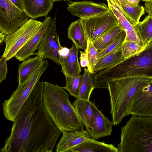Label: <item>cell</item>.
Instances as JSON below:
<instances>
[{
  "mask_svg": "<svg viewBox=\"0 0 152 152\" xmlns=\"http://www.w3.org/2000/svg\"><path fill=\"white\" fill-rule=\"evenodd\" d=\"M44 81L35 85L13 121L0 152H52L62 132L47 113L42 94Z\"/></svg>",
  "mask_w": 152,
  "mask_h": 152,
  "instance_id": "1",
  "label": "cell"
},
{
  "mask_svg": "<svg viewBox=\"0 0 152 152\" xmlns=\"http://www.w3.org/2000/svg\"><path fill=\"white\" fill-rule=\"evenodd\" d=\"M42 99L47 113L62 133L84 129V125L63 87L44 82Z\"/></svg>",
  "mask_w": 152,
  "mask_h": 152,
  "instance_id": "2",
  "label": "cell"
},
{
  "mask_svg": "<svg viewBox=\"0 0 152 152\" xmlns=\"http://www.w3.org/2000/svg\"><path fill=\"white\" fill-rule=\"evenodd\" d=\"M94 88H107V83L124 77L152 76V42L142 52L92 74Z\"/></svg>",
  "mask_w": 152,
  "mask_h": 152,
  "instance_id": "3",
  "label": "cell"
},
{
  "mask_svg": "<svg viewBox=\"0 0 152 152\" xmlns=\"http://www.w3.org/2000/svg\"><path fill=\"white\" fill-rule=\"evenodd\" d=\"M152 82V76L139 75L115 80L107 83L110 97V113L114 126L126 116L129 102L138 89Z\"/></svg>",
  "mask_w": 152,
  "mask_h": 152,
  "instance_id": "4",
  "label": "cell"
},
{
  "mask_svg": "<svg viewBox=\"0 0 152 152\" xmlns=\"http://www.w3.org/2000/svg\"><path fill=\"white\" fill-rule=\"evenodd\" d=\"M118 152H152V117L132 116L121 128Z\"/></svg>",
  "mask_w": 152,
  "mask_h": 152,
  "instance_id": "5",
  "label": "cell"
},
{
  "mask_svg": "<svg viewBox=\"0 0 152 152\" xmlns=\"http://www.w3.org/2000/svg\"><path fill=\"white\" fill-rule=\"evenodd\" d=\"M49 63L44 60L39 66L23 83L18 85L10 98L2 103L4 115L8 121L13 122L36 83L48 68Z\"/></svg>",
  "mask_w": 152,
  "mask_h": 152,
  "instance_id": "6",
  "label": "cell"
},
{
  "mask_svg": "<svg viewBox=\"0 0 152 152\" xmlns=\"http://www.w3.org/2000/svg\"><path fill=\"white\" fill-rule=\"evenodd\" d=\"M42 22L31 18L13 33L6 35V46L1 58L7 61L14 57L18 51L36 33Z\"/></svg>",
  "mask_w": 152,
  "mask_h": 152,
  "instance_id": "7",
  "label": "cell"
},
{
  "mask_svg": "<svg viewBox=\"0 0 152 152\" xmlns=\"http://www.w3.org/2000/svg\"><path fill=\"white\" fill-rule=\"evenodd\" d=\"M29 19L10 0H0V31L3 34L13 33Z\"/></svg>",
  "mask_w": 152,
  "mask_h": 152,
  "instance_id": "8",
  "label": "cell"
},
{
  "mask_svg": "<svg viewBox=\"0 0 152 152\" xmlns=\"http://www.w3.org/2000/svg\"><path fill=\"white\" fill-rule=\"evenodd\" d=\"M78 20L86 37L92 42L114 26L118 25L117 18L110 10L95 17Z\"/></svg>",
  "mask_w": 152,
  "mask_h": 152,
  "instance_id": "9",
  "label": "cell"
},
{
  "mask_svg": "<svg viewBox=\"0 0 152 152\" xmlns=\"http://www.w3.org/2000/svg\"><path fill=\"white\" fill-rule=\"evenodd\" d=\"M61 45L56 29V17L53 20L37 48V55L43 60L49 59L60 65L61 51L63 48Z\"/></svg>",
  "mask_w": 152,
  "mask_h": 152,
  "instance_id": "10",
  "label": "cell"
},
{
  "mask_svg": "<svg viewBox=\"0 0 152 152\" xmlns=\"http://www.w3.org/2000/svg\"><path fill=\"white\" fill-rule=\"evenodd\" d=\"M152 117V82L139 88L131 99L126 116Z\"/></svg>",
  "mask_w": 152,
  "mask_h": 152,
  "instance_id": "11",
  "label": "cell"
},
{
  "mask_svg": "<svg viewBox=\"0 0 152 152\" xmlns=\"http://www.w3.org/2000/svg\"><path fill=\"white\" fill-rule=\"evenodd\" d=\"M68 4L67 9L72 15L83 19L99 16L110 10L108 5L104 3H96L91 1H70Z\"/></svg>",
  "mask_w": 152,
  "mask_h": 152,
  "instance_id": "12",
  "label": "cell"
},
{
  "mask_svg": "<svg viewBox=\"0 0 152 152\" xmlns=\"http://www.w3.org/2000/svg\"><path fill=\"white\" fill-rule=\"evenodd\" d=\"M107 1L109 9L118 20L119 25L125 32L126 36L124 41H134L143 45L135 32L133 27L135 26L133 22L124 12L119 0H107Z\"/></svg>",
  "mask_w": 152,
  "mask_h": 152,
  "instance_id": "13",
  "label": "cell"
},
{
  "mask_svg": "<svg viewBox=\"0 0 152 152\" xmlns=\"http://www.w3.org/2000/svg\"><path fill=\"white\" fill-rule=\"evenodd\" d=\"M52 21L50 17H46L36 33L21 48L15 57L19 61H24L32 55L37 49Z\"/></svg>",
  "mask_w": 152,
  "mask_h": 152,
  "instance_id": "14",
  "label": "cell"
},
{
  "mask_svg": "<svg viewBox=\"0 0 152 152\" xmlns=\"http://www.w3.org/2000/svg\"><path fill=\"white\" fill-rule=\"evenodd\" d=\"M91 107L93 112V122L91 130L88 132L92 138L97 140L112 134L114 125L91 102Z\"/></svg>",
  "mask_w": 152,
  "mask_h": 152,
  "instance_id": "15",
  "label": "cell"
},
{
  "mask_svg": "<svg viewBox=\"0 0 152 152\" xmlns=\"http://www.w3.org/2000/svg\"><path fill=\"white\" fill-rule=\"evenodd\" d=\"M58 143L56 152H69L71 148L91 137L86 130H76L65 131Z\"/></svg>",
  "mask_w": 152,
  "mask_h": 152,
  "instance_id": "16",
  "label": "cell"
},
{
  "mask_svg": "<svg viewBox=\"0 0 152 152\" xmlns=\"http://www.w3.org/2000/svg\"><path fill=\"white\" fill-rule=\"evenodd\" d=\"M23 12L29 18L35 19L47 17L53 7L52 0H21Z\"/></svg>",
  "mask_w": 152,
  "mask_h": 152,
  "instance_id": "17",
  "label": "cell"
},
{
  "mask_svg": "<svg viewBox=\"0 0 152 152\" xmlns=\"http://www.w3.org/2000/svg\"><path fill=\"white\" fill-rule=\"evenodd\" d=\"M78 48L73 43L68 54L61 56L60 64L61 72L65 77H73L80 75L81 68L78 58Z\"/></svg>",
  "mask_w": 152,
  "mask_h": 152,
  "instance_id": "18",
  "label": "cell"
},
{
  "mask_svg": "<svg viewBox=\"0 0 152 152\" xmlns=\"http://www.w3.org/2000/svg\"><path fill=\"white\" fill-rule=\"evenodd\" d=\"M69 152H118L112 144L100 142L92 137L70 149Z\"/></svg>",
  "mask_w": 152,
  "mask_h": 152,
  "instance_id": "19",
  "label": "cell"
},
{
  "mask_svg": "<svg viewBox=\"0 0 152 152\" xmlns=\"http://www.w3.org/2000/svg\"><path fill=\"white\" fill-rule=\"evenodd\" d=\"M72 104L78 116L85 126L86 130L89 132L92 129L93 122L91 102L77 98Z\"/></svg>",
  "mask_w": 152,
  "mask_h": 152,
  "instance_id": "20",
  "label": "cell"
},
{
  "mask_svg": "<svg viewBox=\"0 0 152 152\" xmlns=\"http://www.w3.org/2000/svg\"><path fill=\"white\" fill-rule=\"evenodd\" d=\"M122 44L105 55L97 58L93 69V74L110 67L125 59L122 54Z\"/></svg>",
  "mask_w": 152,
  "mask_h": 152,
  "instance_id": "21",
  "label": "cell"
},
{
  "mask_svg": "<svg viewBox=\"0 0 152 152\" xmlns=\"http://www.w3.org/2000/svg\"><path fill=\"white\" fill-rule=\"evenodd\" d=\"M44 60L37 55L34 57L28 58L20 64L18 68V85L23 83Z\"/></svg>",
  "mask_w": 152,
  "mask_h": 152,
  "instance_id": "22",
  "label": "cell"
},
{
  "mask_svg": "<svg viewBox=\"0 0 152 152\" xmlns=\"http://www.w3.org/2000/svg\"><path fill=\"white\" fill-rule=\"evenodd\" d=\"M133 27L144 45L147 46L152 42V17L149 15L146 16L142 21Z\"/></svg>",
  "mask_w": 152,
  "mask_h": 152,
  "instance_id": "23",
  "label": "cell"
},
{
  "mask_svg": "<svg viewBox=\"0 0 152 152\" xmlns=\"http://www.w3.org/2000/svg\"><path fill=\"white\" fill-rule=\"evenodd\" d=\"M68 36L79 49L85 51L87 39L78 20L72 22L70 25L68 29Z\"/></svg>",
  "mask_w": 152,
  "mask_h": 152,
  "instance_id": "24",
  "label": "cell"
},
{
  "mask_svg": "<svg viewBox=\"0 0 152 152\" xmlns=\"http://www.w3.org/2000/svg\"><path fill=\"white\" fill-rule=\"evenodd\" d=\"M124 30L119 25L115 26L92 42L98 52L112 43Z\"/></svg>",
  "mask_w": 152,
  "mask_h": 152,
  "instance_id": "25",
  "label": "cell"
},
{
  "mask_svg": "<svg viewBox=\"0 0 152 152\" xmlns=\"http://www.w3.org/2000/svg\"><path fill=\"white\" fill-rule=\"evenodd\" d=\"M119 0L124 12L131 19L134 25L138 23L141 17L145 13L144 7L132 4L126 0Z\"/></svg>",
  "mask_w": 152,
  "mask_h": 152,
  "instance_id": "26",
  "label": "cell"
},
{
  "mask_svg": "<svg viewBox=\"0 0 152 152\" xmlns=\"http://www.w3.org/2000/svg\"><path fill=\"white\" fill-rule=\"evenodd\" d=\"M94 88L92 74L89 71L87 68H85L83 75L79 98L90 100L91 95Z\"/></svg>",
  "mask_w": 152,
  "mask_h": 152,
  "instance_id": "27",
  "label": "cell"
},
{
  "mask_svg": "<svg viewBox=\"0 0 152 152\" xmlns=\"http://www.w3.org/2000/svg\"><path fill=\"white\" fill-rule=\"evenodd\" d=\"M147 46L134 41H124L122 46V54L125 59L127 58L140 53Z\"/></svg>",
  "mask_w": 152,
  "mask_h": 152,
  "instance_id": "28",
  "label": "cell"
},
{
  "mask_svg": "<svg viewBox=\"0 0 152 152\" xmlns=\"http://www.w3.org/2000/svg\"><path fill=\"white\" fill-rule=\"evenodd\" d=\"M83 75L73 77H66V85L63 88L76 99L79 98Z\"/></svg>",
  "mask_w": 152,
  "mask_h": 152,
  "instance_id": "29",
  "label": "cell"
},
{
  "mask_svg": "<svg viewBox=\"0 0 152 152\" xmlns=\"http://www.w3.org/2000/svg\"><path fill=\"white\" fill-rule=\"evenodd\" d=\"M87 39L86 49L85 51L86 54L88 62L87 69L91 74L93 73V69L97 60L98 52L92 41Z\"/></svg>",
  "mask_w": 152,
  "mask_h": 152,
  "instance_id": "30",
  "label": "cell"
},
{
  "mask_svg": "<svg viewBox=\"0 0 152 152\" xmlns=\"http://www.w3.org/2000/svg\"><path fill=\"white\" fill-rule=\"evenodd\" d=\"M126 36V33L124 30L112 43L101 51L98 52L97 58H100L105 55L122 44L125 41Z\"/></svg>",
  "mask_w": 152,
  "mask_h": 152,
  "instance_id": "31",
  "label": "cell"
},
{
  "mask_svg": "<svg viewBox=\"0 0 152 152\" xmlns=\"http://www.w3.org/2000/svg\"><path fill=\"white\" fill-rule=\"evenodd\" d=\"M7 61L2 58L0 59V84L6 77L8 70Z\"/></svg>",
  "mask_w": 152,
  "mask_h": 152,
  "instance_id": "32",
  "label": "cell"
},
{
  "mask_svg": "<svg viewBox=\"0 0 152 152\" xmlns=\"http://www.w3.org/2000/svg\"><path fill=\"white\" fill-rule=\"evenodd\" d=\"M80 66L82 67H87L88 64V62L86 52L85 51H80Z\"/></svg>",
  "mask_w": 152,
  "mask_h": 152,
  "instance_id": "33",
  "label": "cell"
},
{
  "mask_svg": "<svg viewBox=\"0 0 152 152\" xmlns=\"http://www.w3.org/2000/svg\"><path fill=\"white\" fill-rule=\"evenodd\" d=\"M145 4L146 7L144 9L145 11L152 17V0L145 2Z\"/></svg>",
  "mask_w": 152,
  "mask_h": 152,
  "instance_id": "34",
  "label": "cell"
},
{
  "mask_svg": "<svg viewBox=\"0 0 152 152\" xmlns=\"http://www.w3.org/2000/svg\"><path fill=\"white\" fill-rule=\"evenodd\" d=\"M18 8L23 11L21 0H10Z\"/></svg>",
  "mask_w": 152,
  "mask_h": 152,
  "instance_id": "35",
  "label": "cell"
},
{
  "mask_svg": "<svg viewBox=\"0 0 152 152\" xmlns=\"http://www.w3.org/2000/svg\"><path fill=\"white\" fill-rule=\"evenodd\" d=\"M129 2L134 4L138 5L141 0H126Z\"/></svg>",
  "mask_w": 152,
  "mask_h": 152,
  "instance_id": "36",
  "label": "cell"
},
{
  "mask_svg": "<svg viewBox=\"0 0 152 152\" xmlns=\"http://www.w3.org/2000/svg\"><path fill=\"white\" fill-rule=\"evenodd\" d=\"M6 35L0 31V44L4 41Z\"/></svg>",
  "mask_w": 152,
  "mask_h": 152,
  "instance_id": "37",
  "label": "cell"
},
{
  "mask_svg": "<svg viewBox=\"0 0 152 152\" xmlns=\"http://www.w3.org/2000/svg\"><path fill=\"white\" fill-rule=\"evenodd\" d=\"M52 0L54 2V1H63V0L65 1V0Z\"/></svg>",
  "mask_w": 152,
  "mask_h": 152,
  "instance_id": "38",
  "label": "cell"
},
{
  "mask_svg": "<svg viewBox=\"0 0 152 152\" xmlns=\"http://www.w3.org/2000/svg\"><path fill=\"white\" fill-rule=\"evenodd\" d=\"M151 0H142V1H145V2L149 1H151Z\"/></svg>",
  "mask_w": 152,
  "mask_h": 152,
  "instance_id": "39",
  "label": "cell"
},
{
  "mask_svg": "<svg viewBox=\"0 0 152 152\" xmlns=\"http://www.w3.org/2000/svg\"></svg>",
  "mask_w": 152,
  "mask_h": 152,
  "instance_id": "40",
  "label": "cell"
},
{
  "mask_svg": "<svg viewBox=\"0 0 152 152\" xmlns=\"http://www.w3.org/2000/svg\"></svg>",
  "mask_w": 152,
  "mask_h": 152,
  "instance_id": "41",
  "label": "cell"
}]
</instances>
